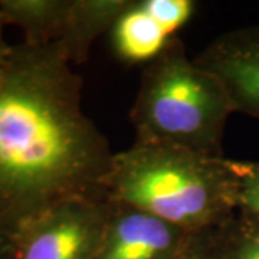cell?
<instances>
[{
    "label": "cell",
    "instance_id": "cell-9",
    "mask_svg": "<svg viewBox=\"0 0 259 259\" xmlns=\"http://www.w3.org/2000/svg\"><path fill=\"white\" fill-rule=\"evenodd\" d=\"M166 30L158 25L136 0L111 30L114 52L125 62H146L163 51L168 39Z\"/></svg>",
    "mask_w": 259,
    "mask_h": 259
},
{
    "label": "cell",
    "instance_id": "cell-12",
    "mask_svg": "<svg viewBox=\"0 0 259 259\" xmlns=\"http://www.w3.org/2000/svg\"><path fill=\"white\" fill-rule=\"evenodd\" d=\"M238 177V210L249 213L259 219V160H232Z\"/></svg>",
    "mask_w": 259,
    "mask_h": 259
},
{
    "label": "cell",
    "instance_id": "cell-15",
    "mask_svg": "<svg viewBox=\"0 0 259 259\" xmlns=\"http://www.w3.org/2000/svg\"><path fill=\"white\" fill-rule=\"evenodd\" d=\"M206 233H207V232H204V233H202V235L199 236V239L196 242L193 250L189 253V256L186 259H204V241H206Z\"/></svg>",
    "mask_w": 259,
    "mask_h": 259
},
{
    "label": "cell",
    "instance_id": "cell-5",
    "mask_svg": "<svg viewBox=\"0 0 259 259\" xmlns=\"http://www.w3.org/2000/svg\"><path fill=\"white\" fill-rule=\"evenodd\" d=\"M107 202V219L94 259H186L202 235L131 204Z\"/></svg>",
    "mask_w": 259,
    "mask_h": 259
},
{
    "label": "cell",
    "instance_id": "cell-2",
    "mask_svg": "<svg viewBox=\"0 0 259 259\" xmlns=\"http://www.w3.org/2000/svg\"><path fill=\"white\" fill-rule=\"evenodd\" d=\"M104 194L194 235L219 228L238 212V177L231 158L163 143L136 140L114 153Z\"/></svg>",
    "mask_w": 259,
    "mask_h": 259
},
{
    "label": "cell",
    "instance_id": "cell-13",
    "mask_svg": "<svg viewBox=\"0 0 259 259\" xmlns=\"http://www.w3.org/2000/svg\"><path fill=\"white\" fill-rule=\"evenodd\" d=\"M0 259H13L12 235L3 228H0Z\"/></svg>",
    "mask_w": 259,
    "mask_h": 259
},
{
    "label": "cell",
    "instance_id": "cell-1",
    "mask_svg": "<svg viewBox=\"0 0 259 259\" xmlns=\"http://www.w3.org/2000/svg\"><path fill=\"white\" fill-rule=\"evenodd\" d=\"M83 81L58 44L22 42L0 68V228L71 199H105L110 143L82 108Z\"/></svg>",
    "mask_w": 259,
    "mask_h": 259
},
{
    "label": "cell",
    "instance_id": "cell-4",
    "mask_svg": "<svg viewBox=\"0 0 259 259\" xmlns=\"http://www.w3.org/2000/svg\"><path fill=\"white\" fill-rule=\"evenodd\" d=\"M107 199H71L12 233L13 259H94L107 219Z\"/></svg>",
    "mask_w": 259,
    "mask_h": 259
},
{
    "label": "cell",
    "instance_id": "cell-7",
    "mask_svg": "<svg viewBox=\"0 0 259 259\" xmlns=\"http://www.w3.org/2000/svg\"><path fill=\"white\" fill-rule=\"evenodd\" d=\"M136 0H71L62 35L56 42L72 65L87 62L98 37L111 32Z\"/></svg>",
    "mask_w": 259,
    "mask_h": 259
},
{
    "label": "cell",
    "instance_id": "cell-10",
    "mask_svg": "<svg viewBox=\"0 0 259 259\" xmlns=\"http://www.w3.org/2000/svg\"><path fill=\"white\" fill-rule=\"evenodd\" d=\"M204 259H259V219L238 210L206 233Z\"/></svg>",
    "mask_w": 259,
    "mask_h": 259
},
{
    "label": "cell",
    "instance_id": "cell-8",
    "mask_svg": "<svg viewBox=\"0 0 259 259\" xmlns=\"http://www.w3.org/2000/svg\"><path fill=\"white\" fill-rule=\"evenodd\" d=\"M71 0H0V13L8 25L23 32L30 45L56 44L62 35Z\"/></svg>",
    "mask_w": 259,
    "mask_h": 259
},
{
    "label": "cell",
    "instance_id": "cell-6",
    "mask_svg": "<svg viewBox=\"0 0 259 259\" xmlns=\"http://www.w3.org/2000/svg\"><path fill=\"white\" fill-rule=\"evenodd\" d=\"M194 61L225 85L235 112L259 120V26L225 32Z\"/></svg>",
    "mask_w": 259,
    "mask_h": 259
},
{
    "label": "cell",
    "instance_id": "cell-3",
    "mask_svg": "<svg viewBox=\"0 0 259 259\" xmlns=\"http://www.w3.org/2000/svg\"><path fill=\"white\" fill-rule=\"evenodd\" d=\"M233 112L225 85L187 55L180 37L173 36L144 66L130 120L139 141L225 157L223 134Z\"/></svg>",
    "mask_w": 259,
    "mask_h": 259
},
{
    "label": "cell",
    "instance_id": "cell-14",
    "mask_svg": "<svg viewBox=\"0 0 259 259\" xmlns=\"http://www.w3.org/2000/svg\"><path fill=\"white\" fill-rule=\"evenodd\" d=\"M5 26H8V23H6V20L3 19L2 13H0V68L6 62V59H8V56L10 54V49H12V47L6 44L5 36H3Z\"/></svg>",
    "mask_w": 259,
    "mask_h": 259
},
{
    "label": "cell",
    "instance_id": "cell-11",
    "mask_svg": "<svg viewBox=\"0 0 259 259\" xmlns=\"http://www.w3.org/2000/svg\"><path fill=\"white\" fill-rule=\"evenodd\" d=\"M141 6L168 36H176L177 29L182 28L194 12L192 0H141Z\"/></svg>",
    "mask_w": 259,
    "mask_h": 259
}]
</instances>
